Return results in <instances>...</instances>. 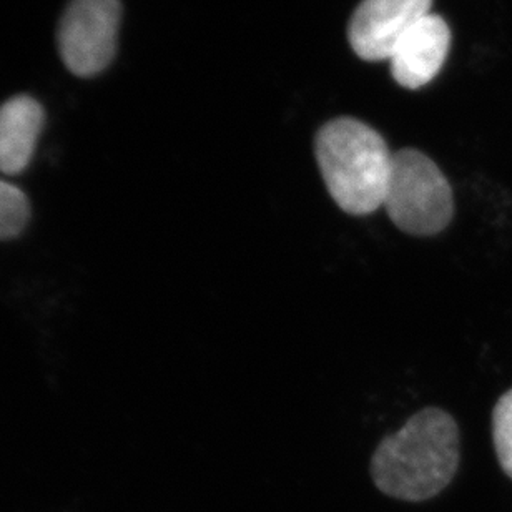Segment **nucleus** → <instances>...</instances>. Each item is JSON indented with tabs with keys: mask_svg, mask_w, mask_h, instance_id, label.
<instances>
[{
	"mask_svg": "<svg viewBox=\"0 0 512 512\" xmlns=\"http://www.w3.org/2000/svg\"><path fill=\"white\" fill-rule=\"evenodd\" d=\"M458 466V424L443 409L424 408L378 444L370 471L381 493L421 503L448 488Z\"/></svg>",
	"mask_w": 512,
	"mask_h": 512,
	"instance_id": "obj_1",
	"label": "nucleus"
},
{
	"mask_svg": "<svg viewBox=\"0 0 512 512\" xmlns=\"http://www.w3.org/2000/svg\"><path fill=\"white\" fill-rule=\"evenodd\" d=\"M315 155L336 205L353 217L383 207L394 153L378 130L353 119H333L318 130Z\"/></svg>",
	"mask_w": 512,
	"mask_h": 512,
	"instance_id": "obj_2",
	"label": "nucleus"
},
{
	"mask_svg": "<svg viewBox=\"0 0 512 512\" xmlns=\"http://www.w3.org/2000/svg\"><path fill=\"white\" fill-rule=\"evenodd\" d=\"M383 207L401 232L434 237L453 220V188L428 155L403 148L394 152Z\"/></svg>",
	"mask_w": 512,
	"mask_h": 512,
	"instance_id": "obj_3",
	"label": "nucleus"
},
{
	"mask_svg": "<svg viewBox=\"0 0 512 512\" xmlns=\"http://www.w3.org/2000/svg\"><path fill=\"white\" fill-rule=\"evenodd\" d=\"M120 19V0H72L57 34L65 67L77 77L104 72L117 52Z\"/></svg>",
	"mask_w": 512,
	"mask_h": 512,
	"instance_id": "obj_4",
	"label": "nucleus"
},
{
	"mask_svg": "<svg viewBox=\"0 0 512 512\" xmlns=\"http://www.w3.org/2000/svg\"><path fill=\"white\" fill-rule=\"evenodd\" d=\"M433 0H361L351 15L348 40L360 59L389 60L404 35L431 14Z\"/></svg>",
	"mask_w": 512,
	"mask_h": 512,
	"instance_id": "obj_5",
	"label": "nucleus"
},
{
	"mask_svg": "<svg viewBox=\"0 0 512 512\" xmlns=\"http://www.w3.org/2000/svg\"><path fill=\"white\" fill-rule=\"evenodd\" d=\"M451 47V29L438 14L426 15L404 35L389 57L391 75L404 89L428 85L443 69Z\"/></svg>",
	"mask_w": 512,
	"mask_h": 512,
	"instance_id": "obj_6",
	"label": "nucleus"
},
{
	"mask_svg": "<svg viewBox=\"0 0 512 512\" xmlns=\"http://www.w3.org/2000/svg\"><path fill=\"white\" fill-rule=\"evenodd\" d=\"M44 122L42 105L29 95H15L0 105V172L19 175L29 167Z\"/></svg>",
	"mask_w": 512,
	"mask_h": 512,
	"instance_id": "obj_7",
	"label": "nucleus"
},
{
	"mask_svg": "<svg viewBox=\"0 0 512 512\" xmlns=\"http://www.w3.org/2000/svg\"><path fill=\"white\" fill-rule=\"evenodd\" d=\"M29 220V198L14 183L0 178V242L19 237Z\"/></svg>",
	"mask_w": 512,
	"mask_h": 512,
	"instance_id": "obj_8",
	"label": "nucleus"
},
{
	"mask_svg": "<svg viewBox=\"0 0 512 512\" xmlns=\"http://www.w3.org/2000/svg\"><path fill=\"white\" fill-rule=\"evenodd\" d=\"M493 439L499 464L512 479V389L504 393L494 406Z\"/></svg>",
	"mask_w": 512,
	"mask_h": 512,
	"instance_id": "obj_9",
	"label": "nucleus"
}]
</instances>
